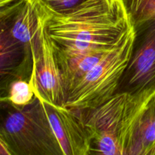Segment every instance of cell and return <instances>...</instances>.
Listing matches in <instances>:
<instances>
[{
  "label": "cell",
  "instance_id": "obj_1",
  "mask_svg": "<svg viewBox=\"0 0 155 155\" xmlns=\"http://www.w3.org/2000/svg\"><path fill=\"white\" fill-rule=\"evenodd\" d=\"M38 5L53 47L61 51L113 49L133 29L120 0H86L64 13Z\"/></svg>",
  "mask_w": 155,
  "mask_h": 155
},
{
  "label": "cell",
  "instance_id": "obj_5",
  "mask_svg": "<svg viewBox=\"0 0 155 155\" xmlns=\"http://www.w3.org/2000/svg\"><path fill=\"white\" fill-rule=\"evenodd\" d=\"M131 53L114 95L149 100L155 95V19L133 27Z\"/></svg>",
  "mask_w": 155,
  "mask_h": 155
},
{
  "label": "cell",
  "instance_id": "obj_7",
  "mask_svg": "<svg viewBox=\"0 0 155 155\" xmlns=\"http://www.w3.org/2000/svg\"><path fill=\"white\" fill-rule=\"evenodd\" d=\"M39 15V28L30 45L33 71L30 83L35 95L41 100L55 105L64 106L65 93L54 48L45 30L40 12Z\"/></svg>",
  "mask_w": 155,
  "mask_h": 155
},
{
  "label": "cell",
  "instance_id": "obj_2",
  "mask_svg": "<svg viewBox=\"0 0 155 155\" xmlns=\"http://www.w3.org/2000/svg\"><path fill=\"white\" fill-rule=\"evenodd\" d=\"M149 100L116 94L98 107L74 111L87 130L89 155H125L136 120Z\"/></svg>",
  "mask_w": 155,
  "mask_h": 155
},
{
  "label": "cell",
  "instance_id": "obj_6",
  "mask_svg": "<svg viewBox=\"0 0 155 155\" xmlns=\"http://www.w3.org/2000/svg\"><path fill=\"white\" fill-rule=\"evenodd\" d=\"M23 2L15 0L0 8V98H8L15 82H30L31 78V47L15 39L12 33L14 18Z\"/></svg>",
  "mask_w": 155,
  "mask_h": 155
},
{
  "label": "cell",
  "instance_id": "obj_13",
  "mask_svg": "<svg viewBox=\"0 0 155 155\" xmlns=\"http://www.w3.org/2000/svg\"><path fill=\"white\" fill-rule=\"evenodd\" d=\"M35 96L30 82L21 80L12 85L8 98L16 105L24 106L30 104Z\"/></svg>",
  "mask_w": 155,
  "mask_h": 155
},
{
  "label": "cell",
  "instance_id": "obj_12",
  "mask_svg": "<svg viewBox=\"0 0 155 155\" xmlns=\"http://www.w3.org/2000/svg\"><path fill=\"white\" fill-rule=\"evenodd\" d=\"M133 27L155 19V0H120Z\"/></svg>",
  "mask_w": 155,
  "mask_h": 155
},
{
  "label": "cell",
  "instance_id": "obj_15",
  "mask_svg": "<svg viewBox=\"0 0 155 155\" xmlns=\"http://www.w3.org/2000/svg\"><path fill=\"white\" fill-rule=\"evenodd\" d=\"M15 0H0V8L3 7L5 5H7L10 4V3L13 2Z\"/></svg>",
  "mask_w": 155,
  "mask_h": 155
},
{
  "label": "cell",
  "instance_id": "obj_3",
  "mask_svg": "<svg viewBox=\"0 0 155 155\" xmlns=\"http://www.w3.org/2000/svg\"><path fill=\"white\" fill-rule=\"evenodd\" d=\"M0 140L10 155H63L37 96L24 106L0 98Z\"/></svg>",
  "mask_w": 155,
  "mask_h": 155
},
{
  "label": "cell",
  "instance_id": "obj_9",
  "mask_svg": "<svg viewBox=\"0 0 155 155\" xmlns=\"http://www.w3.org/2000/svg\"><path fill=\"white\" fill-rule=\"evenodd\" d=\"M113 49L91 50L73 52L61 51L54 48V54L64 90L65 100L69 92L77 86L84 76Z\"/></svg>",
  "mask_w": 155,
  "mask_h": 155
},
{
  "label": "cell",
  "instance_id": "obj_4",
  "mask_svg": "<svg viewBox=\"0 0 155 155\" xmlns=\"http://www.w3.org/2000/svg\"><path fill=\"white\" fill-rule=\"evenodd\" d=\"M134 30L98 61L69 92L64 107L74 111L95 108L114 95L131 53Z\"/></svg>",
  "mask_w": 155,
  "mask_h": 155
},
{
  "label": "cell",
  "instance_id": "obj_14",
  "mask_svg": "<svg viewBox=\"0 0 155 155\" xmlns=\"http://www.w3.org/2000/svg\"><path fill=\"white\" fill-rule=\"evenodd\" d=\"M43 7L55 13H64L71 10L86 0H36Z\"/></svg>",
  "mask_w": 155,
  "mask_h": 155
},
{
  "label": "cell",
  "instance_id": "obj_8",
  "mask_svg": "<svg viewBox=\"0 0 155 155\" xmlns=\"http://www.w3.org/2000/svg\"><path fill=\"white\" fill-rule=\"evenodd\" d=\"M42 101L63 155H89V135L78 114L64 106Z\"/></svg>",
  "mask_w": 155,
  "mask_h": 155
},
{
  "label": "cell",
  "instance_id": "obj_10",
  "mask_svg": "<svg viewBox=\"0 0 155 155\" xmlns=\"http://www.w3.org/2000/svg\"><path fill=\"white\" fill-rule=\"evenodd\" d=\"M125 155H155V95L136 120Z\"/></svg>",
  "mask_w": 155,
  "mask_h": 155
},
{
  "label": "cell",
  "instance_id": "obj_11",
  "mask_svg": "<svg viewBox=\"0 0 155 155\" xmlns=\"http://www.w3.org/2000/svg\"><path fill=\"white\" fill-rule=\"evenodd\" d=\"M40 22L39 7L36 0H24L14 18L12 27L15 39L26 45H31Z\"/></svg>",
  "mask_w": 155,
  "mask_h": 155
}]
</instances>
